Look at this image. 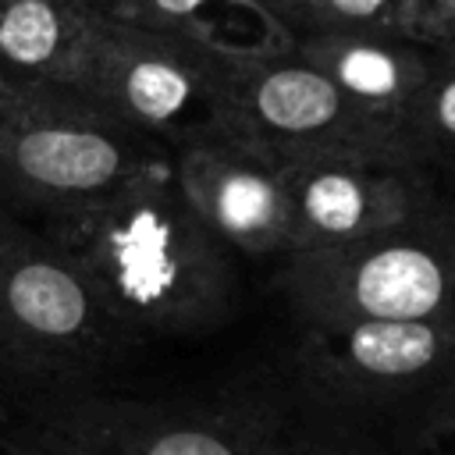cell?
I'll use <instances>...</instances> for the list:
<instances>
[{
	"label": "cell",
	"instance_id": "6da1fadb",
	"mask_svg": "<svg viewBox=\"0 0 455 455\" xmlns=\"http://www.w3.org/2000/svg\"><path fill=\"white\" fill-rule=\"evenodd\" d=\"M36 228L78 267L124 341L199 334L231 313V249L178 188L171 156Z\"/></svg>",
	"mask_w": 455,
	"mask_h": 455
},
{
	"label": "cell",
	"instance_id": "7a4b0ae2",
	"mask_svg": "<svg viewBox=\"0 0 455 455\" xmlns=\"http://www.w3.org/2000/svg\"><path fill=\"white\" fill-rule=\"evenodd\" d=\"M171 156L82 92L0 75V206L46 224Z\"/></svg>",
	"mask_w": 455,
	"mask_h": 455
},
{
	"label": "cell",
	"instance_id": "3957f363",
	"mask_svg": "<svg viewBox=\"0 0 455 455\" xmlns=\"http://www.w3.org/2000/svg\"><path fill=\"white\" fill-rule=\"evenodd\" d=\"M68 89L171 153L228 121L224 57L121 18H85Z\"/></svg>",
	"mask_w": 455,
	"mask_h": 455
},
{
	"label": "cell",
	"instance_id": "277c9868",
	"mask_svg": "<svg viewBox=\"0 0 455 455\" xmlns=\"http://www.w3.org/2000/svg\"><path fill=\"white\" fill-rule=\"evenodd\" d=\"M284 259L306 323L455 316V206L434 203L366 242Z\"/></svg>",
	"mask_w": 455,
	"mask_h": 455
},
{
	"label": "cell",
	"instance_id": "5b68a950",
	"mask_svg": "<svg viewBox=\"0 0 455 455\" xmlns=\"http://www.w3.org/2000/svg\"><path fill=\"white\" fill-rule=\"evenodd\" d=\"M124 345L50 235L0 206V366L36 380H75Z\"/></svg>",
	"mask_w": 455,
	"mask_h": 455
},
{
	"label": "cell",
	"instance_id": "8992f818",
	"mask_svg": "<svg viewBox=\"0 0 455 455\" xmlns=\"http://www.w3.org/2000/svg\"><path fill=\"white\" fill-rule=\"evenodd\" d=\"M220 135L281 164L320 153H380L409 160L405 149L366 121L306 57L295 53V46L228 60V121Z\"/></svg>",
	"mask_w": 455,
	"mask_h": 455
},
{
	"label": "cell",
	"instance_id": "52a82bcc",
	"mask_svg": "<svg viewBox=\"0 0 455 455\" xmlns=\"http://www.w3.org/2000/svg\"><path fill=\"white\" fill-rule=\"evenodd\" d=\"M291 192V252H323L366 242L437 199L423 167L380 153H320L284 164Z\"/></svg>",
	"mask_w": 455,
	"mask_h": 455
},
{
	"label": "cell",
	"instance_id": "ba28073f",
	"mask_svg": "<svg viewBox=\"0 0 455 455\" xmlns=\"http://www.w3.org/2000/svg\"><path fill=\"white\" fill-rule=\"evenodd\" d=\"M39 434L75 455H291L263 416L235 409L92 398L60 409Z\"/></svg>",
	"mask_w": 455,
	"mask_h": 455
},
{
	"label": "cell",
	"instance_id": "9c48e42d",
	"mask_svg": "<svg viewBox=\"0 0 455 455\" xmlns=\"http://www.w3.org/2000/svg\"><path fill=\"white\" fill-rule=\"evenodd\" d=\"M178 188L206 228L242 256L291 252V192L284 164L231 139L206 135L171 153Z\"/></svg>",
	"mask_w": 455,
	"mask_h": 455
},
{
	"label": "cell",
	"instance_id": "30bf717a",
	"mask_svg": "<svg viewBox=\"0 0 455 455\" xmlns=\"http://www.w3.org/2000/svg\"><path fill=\"white\" fill-rule=\"evenodd\" d=\"M302 359L334 391L395 395L455 370V316L309 323Z\"/></svg>",
	"mask_w": 455,
	"mask_h": 455
},
{
	"label": "cell",
	"instance_id": "8fae6325",
	"mask_svg": "<svg viewBox=\"0 0 455 455\" xmlns=\"http://www.w3.org/2000/svg\"><path fill=\"white\" fill-rule=\"evenodd\" d=\"M291 46L412 160L409 117L430 78L437 46L402 32H302Z\"/></svg>",
	"mask_w": 455,
	"mask_h": 455
},
{
	"label": "cell",
	"instance_id": "7c38bea8",
	"mask_svg": "<svg viewBox=\"0 0 455 455\" xmlns=\"http://www.w3.org/2000/svg\"><path fill=\"white\" fill-rule=\"evenodd\" d=\"M110 18L181 36L224 60L267 57L295 43L291 28L256 0H110Z\"/></svg>",
	"mask_w": 455,
	"mask_h": 455
},
{
	"label": "cell",
	"instance_id": "4fadbf2b",
	"mask_svg": "<svg viewBox=\"0 0 455 455\" xmlns=\"http://www.w3.org/2000/svg\"><path fill=\"white\" fill-rule=\"evenodd\" d=\"M85 18L71 0H0V75L68 85Z\"/></svg>",
	"mask_w": 455,
	"mask_h": 455
},
{
	"label": "cell",
	"instance_id": "5bb4252c",
	"mask_svg": "<svg viewBox=\"0 0 455 455\" xmlns=\"http://www.w3.org/2000/svg\"><path fill=\"white\" fill-rule=\"evenodd\" d=\"M409 149L419 167L455 164V46H437L430 78L409 117Z\"/></svg>",
	"mask_w": 455,
	"mask_h": 455
},
{
	"label": "cell",
	"instance_id": "9a60e30c",
	"mask_svg": "<svg viewBox=\"0 0 455 455\" xmlns=\"http://www.w3.org/2000/svg\"><path fill=\"white\" fill-rule=\"evenodd\" d=\"M302 32H402V36H412V0H302L295 36H302Z\"/></svg>",
	"mask_w": 455,
	"mask_h": 455
},
{
	"label": "cell",
	"instance_id": "2e32d148",
	"mask_svg": "<svg viewBox=\"0 0 455 455\" xmlns=\"http://www.w3.org/2000/svg\"><path fill=\"white\" fill-rule=\"evenodd\" d=\"M412 36L427 46H455V0H412Z\"/></svg>",
	"mask_w": 455,
	"mask_h": 455
},
{
	"label": "cell",
	"instance_id": "e0dca14e",
	"mask_svg": "<svg viewBox=\"0 0 455 455\" xmlns=\"http://www.w3.org/2000/svg\"><path fill=\"white\" fill-rule=\"evenodd\" d=\"M423 444L430 455H455V419H434L423 430Z\"/></svg>",
	"mask_w": 455,
	"mask_h": 455
},
{
	"label": "cell",
	"instance_id": "ac0fdd59",
	"mask_svg": "<svg viewBox=\"0 0 455 455\" xmlns=\"http://www.w3.org/2000/svg\"><path fill=\"white\" fill-rule=\"evenodd\" d=\"M0 455H75V451H68V448H60V444H53L50 437H32V441H14V444H4V451Z\"/></svg>",
	"mask_w": 455,
	"mask_h": 455
},
{
	"label": "cell",
	"instance_id": "d6986e66",
	"mask_svg": "<svg viewBox=\"0 0 455 455\" xmlns=\"http://www.w3.org/2000/svg\"><path fill=\"white\" fill-rule=\"evenodd\" d=\"M259 7H267L274 18H281L288 28H291V36H295V28H299V14H302V0H256Z\"/></svg>",
	"mask_w": 455,
	"mask_h": 455
},
{
	"label": "cell",
	"instance_id": "ffe728a7",
	"mask_svg": "<svg viewBox=\"0 0 455 455\" xmlns=\"http://www.w3.org/2000/svg\"><path fill=\"white\" fill-rule=\"evenodd\" d=\"M434 419H455V377H451V384L444 387V395H441V402H437L430 423H434Z\"/></svg>",
	"mask_w": 455,
	"mask_h": 455
},
{
	"label": "cell",
	"instance_id": "44dd1931",
	"mask_svg": "<svg viewBox=\"0 0 455 455\" xmlns=\"http://www.w3.org/2000/svg\"><path fill=\"white\" fill-rule=\"evenodd\" d=\"M75 7H82L85 14H103V18H110V0H71Z\"/></svg>",
	"mask_w": 455,
	"mask_h": 455
}]
</instances>
